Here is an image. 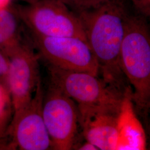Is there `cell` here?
<instances>
[{"instance_id": "obj_1", "label": "cell", "mask_w": 150, "mask_h": 150, "mask_svg": "<svg viewBox=\"0 0 150 150\" xmlns=\"http://www.w3.org/2000/svg\"><path fill=\"white\" fill-rule=\"evenodd\" d=\"M129 11L125 0H110L76 13L97 60L102 80L124 95L131 92L120 63L125 23Z\"/></svg>"}, {"instance_id": "obj_2", "label": "cell", "mask_w": 150, "mask_h": 150, "mask_svg": "<svg viewBox=\"0 0 150 150\" xmlns=\"http://www.w3.org/2000/svg\"><path fill=\"white\" fill-rule=\"evenodd\" d=\"M120 63L131 85V100L145 113L150 105V35L147 18L129 11L120 52Z\"/></svg>"}, {"instance_id": "obj_3", "label": "cell", "mask_w": 150, "mask_h": 150, "mask_svg": "<svg viewBox=\"0 0 150 150\" xmlns=\"http://www.w3.org/2000/svg\"><path fill=\"white\" fill-rule=\"evenodd\" d=\"M50 83L77 103L79 109L120 111L126 96L89 73L59 69L47 64Z\"/></svg>"}, {"instance_id": "obj_4", "label": "cell", "mask_w": 150, "mask_h": 150, "mask_svg": "<svg viewBox=\"0 0 150 150\" xmlns=\"http://www.w3.org/2000/svg\"><path fill=\"white\" fill-rule=\"evenodd\" d=\"M16 8L29 32L47 37L79 38L87 42L77 15L59 0H36Z\"/></svg>"}, {"instance_id": "obj_5", "label": "cell", "mask_w": 150, "mask_h": 150, "mask_svg": "<svg viewBox=\"0 0 150 150\" xmlns=\"http://www.w3.org/2000/svg\"><path fill=\"white\" fill-rule=\"evenodd\" d=\"M29 32L33 46L47 64L98 76L97 60L86 41L79 38L47 37Z\"/></svg>"}, {"instance_id": "obj_6", "label": "cell", "mask_w": 150, "mask_h": 150, "mask_svg": "<svg viewBox=\"0 0 150 150\" xmlns=\"http://www.w3.org/2000/svg\"><path fill=\"white\" fill-rule=\"evenodd\" d=\"M42 113L52 150L73 149L79 123V110L75 101L50 83L44 95Z\"/></svg>"}, {"instance_id": "obj_7", "label": "cell", "mask_w": 150, "mask_h": 150, "mask_svg": "<svg viewBox=\"0 0 150 150\" xmlns=\"http://www.w3.org/2000/svg\"><path fill=\"white\" fill-rule=\"evenodd\" d=\"M44 95L40 79L31 101L13 113L8 129L11 150H52L51 141L43 120Z\"/></svg>"}, {"instance_id": "obj_8", "label": "cell", "mask_w": 150, "mask_h": 150, "mask_svg": "<svg viewBox=\"0 0 150 150\" xmlns=\"http://www.w3.org/2000/svg\"><path fill=\"white\" fill-rule=\"evenodd\" d=\"M34 50L30 38H25L10 56L9 69L4 78L10 93L13 113L31 101L41 79L38 64L40 57Z\"/></svg>"}, {"instance_id": "obj_9", "label": "cell", "mask_w": 150, "mask_h": 150, "mask_svg": "<svg viewBox=\"0 0 150 150\" xmlns=\"http://www.w3.org/2000/svg\"><path fill=\"white\" fill-rule=\"evenodd\" d=\"M79 123L86 141L101 150H116L120 111L106 109H79Z\"/></svg>"}, {"instance_id": "obj_10", "label": "cell", "mask_w": 150, "mask_h": 150, "mask_svg": "<svg viewBox=\"0 0 150 150\" xmlns=\"http://www.w3.org/2000/svg\"><path fill=\"white\" fill-rule=\"evenodd\" d=\"M118 135L116 150H145V131L135 115L129 96L125 97L118 118Z\"/></svg>"}, {"instance_id": "obj_11", "label": "cell", "mask_w": 150, "mask_h": 150, "mask_svg": "<svg viewBox=\"0 0 150 150\" xmlns=\"http://www.w3.org/2000/svg\"><path fill=\"white\" fill-rule=\"evenodd\" d=\"M21 22L16 7L0 10V50L9 57L25 38Z\"/></svg>"}, {"instance_id": "obj_12", "label": "cell", "mask_w": 150, "mask_h": 150, "mask_svg": "<svg viewBox=\"0 0 150 150\" xmlns=\"http://www.w3.org/2000/svg\"><path fill=\"white\" fill-rule=\"evenodd\" d=\"M13 115L10 93L4 77H0V150H11L8 129Z\"/></svg>"}, {"instance_id": "obj_13", "label": "cell", "mask_w": 150, "mask_h": 150, "mask_svg": "<svg viewBox=\"0 0 150 150\" xmlns=\"http://www.w3.org/2000/svg\"><path fill=\"white\" fill-rule=\"evenodd\" d=\"M135 12L146 18L150 16V0H129Z\"/></svg>"}, {"instance_id": "obj_14", "label": "cell", "mask_w": 150, "mask_h": 150, "mask_svg": "<svg viewBox=\"0 0 150 150\" xmlns=\"http://www.w3.org/2000/svg\"><path fill=\"white\" fill-rule=\"evenodd\" d=\"M10 57L0 50V77H5L9 69Z\"/></svg>"}, {"instance_id": "obj_15", "label": "cell", "mask_w": 150, "mask_h": 150, "mask_svg": "<svg viewBox=\"0 0 150 150\" xmlns=\"http://www.w3.org/2000/svg\"><path fill=\"white\" fill-rule=\"evenodd\" d=\"M67 6L71 10L77 13L83 8L85 0H59Z\"/></svg>"}, {"instance_id": "obj_16", "label": "cell", "mask_w": 150, "mask_h": 150, "mask_svg": "<svg viewBox=\"0 0 150 150\" xmlns=\"http://www.w3.org/2000/svg\"><path fill=\"white\" fill-rule=\"evenodd\" d=\"M109 1L110 0H85L83 10L96 7Z\"/></svg>"}, {"instance_id": "obj_17", "label": "cell", "mask_w": 150, "mask_h": 150, "mask_svg": "<svg viewBox=\"0 0 150 150\" xmlns=\"http://www.w3.org/2000/svg\"><path fill=\"white\" fill-rule=\"evenodd\" d=\"M77 150H98L99 149L95 145L91 144V142L86 141V142L83 145L78 147Z\"/></svg>"}, {"instance_id": "obj_18", "label": "cell", "mask_w": 150, "mask_h": 150, "mask_svg": "<svg viewBox=\"0 0 150 150\" xmlns=\"http://www.w3.org/2000/svg\"><path fill=\"white\" fill-rule=\"evenodd\" d=\"M36 0H28L29 3H31ZM12 0H0V10L6 8L11 5Z\"/></svg>"}]
</instances>
